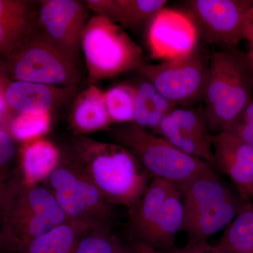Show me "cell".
Masks as SVG:
<instances>
[{
    "label": "cell",
    "instance_id": "cell-1",
    "mask_svg": "<svg viewBox=\"0 0 253 253\" xmlns=\"http://www.w3.org/2000/svg\"><path fill=\"white\" fill-rule=\"evenodd\" d=\"M70 154L110 204L124 206L128 211L153 178L130 151L114 142L75 135Z\"/></svg>",
    "mask_w": 253,
    "mask_h": 253
},
{
    "label": "cell",
    "instance_id": "cell-2",
    "mask_svg": "<svg viewBox=\"0 0 253 253\" xmlns=\"http://www.w3.org/2000/svg\"><path fill=\"white\" fill-rule=\"evenodd\" d=\"M253 81L246 52L236 47L212 52L203 102L211 132H223L235 122L253 99Z\"/></svg>",
    "mask_w": 253,
    "mask_h": 253
},
{
    "label": "cell",
    "instance_id": "cell-3",
    "mask_svg": "<svg viewBox=\"0 0 253 253\" xmlns=\"http://www.w3.org/2000/svg\"><path fill=\"white\" fill-rule=\"evenodd\" d=\"M113 142L130 151L152 177L176 186L196 175L215 169L211 165L185 154L165 138L134 123L119 124L108 129Z\"/></svg>",
    "mask_w": 253,
    "mask_h": 253
},
{
    "label": "cell",
    "instance_id": "cell-4",
    "mask_svg": "<svg viewBox=\"0 0 253 253\" xmlns=\"http://www.w3.org/2000/svg\"><path fill=\"white\" fill-rule=\"evenodd\" d=\"M81 50L89 85L139 69L144 64L140 46L117 23L103 16L89 18L82 36Z\"/></svg>",
    "mask_w": 253,
    "mask_h": 253
},
{
    "label": "cell",
    "instance_id": "cell-5",
    "mask_svg": "<svg viewBox=\"0 0 253 253\" xmlns=\"http://www.w3.org/2000/svg\"><path fill=\"white\" fill-rule=\"evenodd\" d=\"M11 53L10 72L15 81L61 87L78 86L81 82L80 60L54 44L38 28Z\"/></svg>",
    "mask_w": 253,
    "mask_h": 253
},
{
    "label": "cell",
    "instance_id": "cell-6",
    "mask_svg": "<svg viewBox=\"0 0 253 253\" xmlns=\"http://www.w3.org/2000/svg\"><path fill=\"white\" fill-rule=\"evenodd\" d=\"M46 187L70 219L111 228L113 206L73 161L61 156L59 164L46 179Z\"/></svg>",
    "mask_w": 253,
    "mask_h": 253
},
{
    "label": "cell",
    "instance_id": "cell-7",
    "mask_svg": "<svg viewBox=\"0 0 253 253\" xmlns=\"http://www.w3.org/2000/svg\"><path fill=\"white\" fill-rule=\"evenodd\" d=\"M210 57L199 44L184 57L157 64L145 63L138 71L176 106H196L204 102Z\"/></svg>",
    "mask_w": 253,
    "mask_h": 253
},
{
    "label": "cell",
    "instance_id": "cell-8",
    "mask_svg": "<svg viewBox=\"0 0 253 253\" xmlns=\"http://www.w3.org/2000/svg\"><path fill=\"white\" fill-rule=\"evenodd\" d=\"M188 16L200 39L211 45L235 48L253 23V0H191Z\"/></svg>",
    "mask_w": 253,
    "mask_h": 253
},
{
    "label": "cell",
    "instance_id": "cell-9",
    "mask_svg": "<svg viewBox=\"0 0 253 253\" xmlns=\"http://www.w3.org/2000/svg\"><path fill=\"white\" fill-rule=\"evenodd\" d=\"M10 231L20 249L53 228L71 220L45 186L24 184L6 210Z\"/></svg>",
    "mask_w": 253,
    "mask_h": 253
},
{
    "label": "cell",
    "instance_id": "cell-10",
    "mask_svg": "<svg viewBox=\"0 0 253 253\" xmlns=\"http://www.w3.org/2000/svg\"><path fill=\"white\" fill-rule=\"evenodd\" d=\"M88 9L85 1H40L37 28L56 45L80 60L82 36L89 19Z\"/></svg>",
    "mask_w": 253,
    "mask_h": 253
},
{
    "label": "cell",
    "instance_id": "cell-11",
    "mask_svg": "<svg viewBox=\"0 0 253 253\" xmlns=\"http://www.w3.org/2000/svg\"><path fill=\"white\" fill-rule=\"evenodd\" d=\"M155 134L185 154L202 160L215 169L212 141L204 105L178 106L160 123Z\"/></svg>",
    "mask_w": 253,
    "mask_h": 253
},
{
    "label": "cell",
    "instance_id": "cell-12",
    "mask_svg": "<svg viewBox=\"0 0 253 253\" xmlns=\"http://www.w3.org/2000/svg\"><path fill=\"white\" fill-rule=\"evenodd\" d=\"M147 41L151 58L166 61L191 54L200 38L187 14L163 8L150 21Z\"/></svg>",
    "mask_w": 253,
    "mask_h": 253
},
{
    "label": "cell",
    "instance_id": "cell-13",
    "mask_svg": "<svg viewBox=\"0 0 253 253\" xmlns=\"http://www.w3.org/2000/svg\"><path fill=\"white\" fill-rule=\"evenodd\" d=\"M215 169L225 174L245 203L253 201V145L227 132L213 135Z\"/></svg>",
    "mask_w": 253,
    "mask_h": 253
},
{
    "label": "cell",
    "instance_id": "cell-14",
    "mask_svg": "<svg viewBox=\"0 0 253 253\" xmlns=\"http://www.w3.org/2000/svg\"><path fill=\"white\" fill-rule=\"evenodd\" d=\"M78 87L14 81L5 88L4 99L7 106L19 114H46L75 99Z\"/></svg>",
    "mask_w": 253,
    "mask_h": 253
},
{
    "label": "cell",
    "instance_id": "cell-15",
    "mask_svg": "<svg viewBox=\"0 0 253 253\" xmlns=\"http://www.w3.org/2000/svg\"><path fill=\"white\" fill-rule=\"evenodd\" d=\"M247 204L235 194L225 199L206 205L191 214L184 216L181 230L187 234V245L206 241L208 238L222 230Z\"/></svg>",
    "mask_w": 253,
    "mask_h": 253
},
{
    "label": "cell",
    "instance_id": "cell-16",
    "mask_svg": "<svg viewBox=\"0 0 253 253\" xmlns=\"http://www.w3.org/2000/svg\"><path fill=\"white\" fill-rule=\"evenodd\" d=\"M176 185L153 177L137 204L129 211V226L136 241L145 242L162 212L166 200Z\"/></svg>",
    "mask_w": 253,
    "mask_h": 253
},
{
    "label": "cell",
    "instance_id": "cell-17",
    "mask_svg": "<svg viewBox=\"0 0 253 253\" xmlns=\"http://www.w3.org/2000/svg\"><path fill=\"white\" fill-rule=\"evenodd\" d=\"M31 3L0 0V54H10L36 29Z\"/></svg>",
    "mask_w": 253,
    "mask_h": 253
},
{
    "label": "cell",
    "instance_id": "cell-18",
    "mask_svg": "<svg viewBox=\"0 0 253 253\" xmlns=\"http://www.w3.org/2000/svg\"><path fill=\"white\" fill-rule=\"evenodd\" d=\"M112 124L105 101L104 92L90 84L75 97L70 125L75 135L109 129Z\"/></svg>",
    "mask_w": 253,
    "mask_h": 253
},
{
    "label": "cell",
    "instance_id": "cell-19",
    "mask_svg": "<svg viewBox=\"0 0 253 253\" xmlns=\"http://www.w3.org/2000/svg\"><path fill=\"white\" fill-rule=\"evenodd\" d=\"M139 76L131 83L135 90L132 123L154 133L161 121L178 106L163 96L147 79Z\"/></svg>",
    "mask_w": 253,
    "mask_h": 253
},
{
    "label": "cell",
    "instance_id": "cell-20",
    "mask_svg": "<svg viewBox=\"0 0 253 253\" xmlns=\"http://www.w3.org/2000/svg\"><path fill=\"white\" fill-rule=\"evenodd\" d=\"M93 224L71 220L23 245L19 253H74L78 241Z\"/></svg>",
    "mask_w": 253,
    "mask_h": 253
},
{
    "label": "cell",
    "instance_id": "cell-21",
    "mask_svg": "<svg viewBox=\"0 0 253 253\" xmlns=\"http://www.w3.org/2000/svg\"><path fill=\"white\" fill-rule=\"evenodd\" d=\"M184 206L177 186L171 191L159 217L144 244L158 251H171L175 248L176 236L182 229Z\"/></svg>",
    "mask_w": 253,
    "mask_h": 253
},
{
    "label": "cell",
    "instance_id": "cell-22",
    "mask_svg": "<svg viewBox=\"0 0 253 253\" xmlns=\"http://www.w3.org/2000/svg\"><path fill=\"white\" fill-rule=\"evenodd\" d=\"M61 154L54 144L43 139L30 141L23 149L21 166L25 184L46 180L59 164Z\"/></svg>",
    "mask_w": 253,
    "mask_h": 253
},
{
    "label": "cell",
    "instance_id": "cell-23",
    "mask_svg": "<svg viewBox=\"0 0 253 253\" xmlns=\"http://www.w3.org/2000/svg\"><path fill=\"white\" fill-rule=\"evenodd\" d=\"M17 148L14 137L0 129V208L6 210L25 184L21 163H16Z\"/></svg>",
    "mask_w": 253,
    "mask_h": 253
},
{
    "label": "cell",
    "instance_id": "cell-24",
    "mask_svg": "<svg viewBox=\"0 0 253 253\" xmlns=\"http://www.w3.org/2000/svg\"><path fill=\"white\" fill-rule=\"evenodd\" d=\"M214 247L228 253H253V204L249 203L226 227Z\"/></svg>",
    "mask_w": 253,
    "mask_h": 253
},
{
    "label": "cell",
    "instance_id": "cell-25",
    "mask_svg": "<svg viewBox=\"0 0 253 253\" xmlns=\"http://www.w3.org/2000/svg\"><path fill=\"white\" fill-rule=\"evenodd\" d=\"M104 96L112 124L133 123L135 90L131 83L113 86L105 91Z\"/></svg>",
    "mask_w": 253,
    "mask_h": 253
},
{
    "label": "cell",
    "instance_id": "cell-26",
    "mask_svg": "<svg viewBox=\"0 0 253 253\" xmlns=\"http://www.w3.org/2000/svg\"><path fill=\"white\" fill-rule=\"evenodd\" d=\"M166 0H122V9L118 24L123 28L139 29L167 4Z\"/></svg>",
    "mask_w": 253,
    "mask_h": 253
},
{
    "label": "cell",
    "instance_id": "cell-27",
    "mask_svg": "<svg viewBox=\"0 0 253 253\" xmlns=\"http://www.w3.org/2000/svg\"><path fill=\"white\" fill-rule=\"evenodd\" d=\"M51 121V113L19 114L11 123V135L21 141L39 139L49 130Z\"/></svg>",
    "mask_w": 253,
    "mask_h": 253
},
{
    "label": "cell",
    "instance_id": "cell-28",
    "mask_svg": "<svg viewBox=\"0 0 253 253\" xmlns=\"http://www.w3.org/2000/svg\"><path fill=\"white\" fill-rule=\"evenodd\" d=\"M117 242L111 228L94 226L82 236L74 253H116Z\"/></svg>",
    "mask_w": 253,
    "mask_h": 253
},
{
    "label": "cell",
    "instance_id": "cell-29",
    "mask_svg": "<svg viewBox=\"0 0 253 253\" xmlns=\"http://www.w3.org/2000/svg\"><path fill=\"white\" fill-rule=\"evenodd\" d=\"M20 246L13 237L6 213L0 208V253H19Z\"/></svg>",
    "mask_w": 253,
    "mask_h": 253
},
{
    "label": "cell",
    "instance_id": "cell-30",
    "mask_svg": "<svg viewBox=\"0 0 253 253\" xmlns=\"http://www.w3.org/2000/svg\"><path fill=\"white\" fill-rule=\"evenodd\" d=\"M224 132L229 133L248 144L253 145V123H247L236 121Z\"/></svg>",
    "mask_w": 253,
    "mask_h": 253
},
{
    "label": "cell",
    "instance_id": "cell-31",
    "mask_svg": "<svg viewBox=\"0 0 253 253\" xmlns=\"http://www.w3.org/2000/svg\"><path fill=\"white\" fill-rule=\"evenodd\" d=\"M167 253H228L218 251L214 247L211 246L206 241L198 243L192 245H186L184 248H174L171 251H168Z\"/></svg>",
    "mask_w": 253,
    "mask_h": 253
},
{
    "label": "cell",
    "instance_id": "cell-32",
    "mask_svg": "<svg viewBox=\"0 0 253 253\" xmlns=\"http://www.w3.org/2000/svg\"><path fill=\"white\" fill-rule=\"evenodd\" d=\"M130 252L131 253H167L164 251H158L151 247L149 245L136 240L131 244Z\"/></svg>",
    "mask_w": 253,
    "mask_h": 253
},
{
    "label": "cell",
    "instance_id": "cell-33",
    "mask_svg": "<svg viewBox=\"0 0 253 253\" xmlns=\"http://www.w3.org/2000/svg\"><path fill=\"white\" fill-rule=\"evenodd\" d=\"M236 121H239V122L252 123H253V99L251 101V103L247 106L246 109L241 113V116ZM235 121V122H236Z\"/></svg>",
    "mask_w": 253,
    "mask_h": 253
},
{
    "label": "cell",
    "instance_id": "cell-34",
    "mask_svg": "<svg viewBox=\"0 0 253 253\" xmlns=\"http://www.w3.org/2000/svg\"><path fill=\"white\" fill-rule=\"evenodd\" d=\"M246 56L248 64H249L250 72H251L253 81V43L249 44V51L246 52Z\"/></svg>",
    "mask_w": 253,
    "mask_h": 253
},
{
    "label": "cell",
    "instance_id": "cell-35",
    "mask_svg": "<svg viewBox=\"0 0 253 253\" xmlns=\"http://www.w3.org/2000/svg\"><path fill=\"white\" fill-rule=\"evenodd\" d=\"M6 106L7 104L5 101L4 90L0 87V114L2 115L5 112Z\"/></svg>",
    "mask_w": 253,
    "mask_h": 253
},
{
    "label": "cell",
    "instance_id": "cell-36",
    "mask_svg": "<svg viewBox=\"0 0 253 253\" xmlns=\"http://www.w3.org/2000/svg\"><path fill=\"white\" fill-rule=\"evenodd\" d=\"M116 253H131L130 250H128L118 240L116 244Z\"/></svg>",
    "mask_w": 253,
    "mask_h": 253
},
{
    "label": "cell",
    "instance_id": "cell-37",
    "mask_svg": "<svg viewBox=\"0 0 253 253\" xmlns=\"http://www.w3.org/2000/svg\"><path fill=\"white\" fill-rule=\"evenodd\" d=\"M248 41L249 42V44H253V23L251 25V28L248 33L247 38H246Z\"/></svg>",
    "mask_w": 253,
    "mask_h": 253
}]
</instances>
